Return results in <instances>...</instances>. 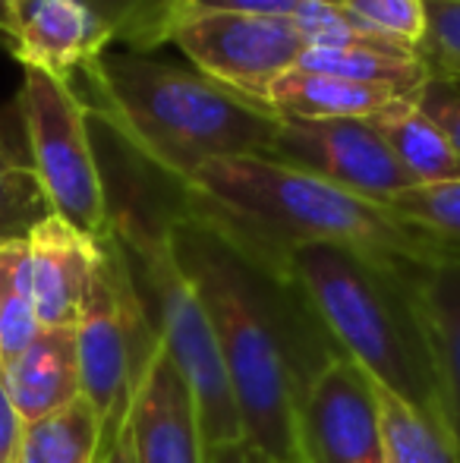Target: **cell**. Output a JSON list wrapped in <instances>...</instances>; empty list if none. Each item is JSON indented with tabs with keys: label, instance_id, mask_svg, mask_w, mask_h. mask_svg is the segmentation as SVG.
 Here are the masks:
<instances>
[{
	"label": "cell",
	"instance_id": "1",
	"mask_svg": "<svg viewBox=\"0 0 460 463\" xmlns=\"http://www.w3.org/2000/svg\"><path fill=\"white\" fill-rule=\"evenodd\" d=\"M167 237L215 331L243 435L275 463H300V407L341 347L281 265L218 224L177 202Z\"/></svg>",
	"mask_w": 460,
	"mask_h": 463
},
{
	"label": "cell",
	"instance_id": "2",
	"mask_svg": "<svg viewBox=\"0 0 460 463\" xmlns=\"http://www.w3.org/2000/svg\"><path fill=\"white\" fill-rule=\"evenodd\" d=\"M177 202L271 262L300 243L347 246L398 269L442 262L457 250L394 214L385 202L258 155L202 165L177 189Z\"/></svg>",
	"mask_w": 460,
	"mask_h": 463
},
{
	"label": "cell",
	"instance_id": "3",
	"mask_svg": "<svg viewBox=\"0 0 460 463\" xmlns=\"http://www.w3.org/2000/svg\"><path fill=\"white\" fill-rule=\"evenodd\" d=\"M95 120L174 189L218 158H268L277 114L233 95L199 70L105 51L86 67Z\"/></svg>",
	"mask_w": 460,
	"mask_h": 463
},
{
	"label": "cell",
	"instance_id": "4",
	"mask_svg": "<svg viewBox=\"0 0 460 463\" xmlns=\"http://www.w3.org/2000/svg\"><path fill=\"white\" fill-rule=\"evenodd\" d=\"M275 262L306 297L341 354L391 394L448 420L429 331L407 269L332 243L290 246Z\"/></svg>",
	"mask_w": 460,
	"mask_h": 463
},
{
	"label": "cell",
	"instance_id": "5",
	"mask_svg": "<svg viewBox=\"0 0 460 463\" xmlns=\"http://www.w3.org/2000/svg\"><path fill=\"white\" fill-rule=\"evenodd\" d=\"M167 218L171 212L152 214L139 202H111V233L127 252L136 287L161 335V347L190 384L205 448L228 445L246 439L243 422L211 322L174 256Z\"/></svg>",
	"mask_w": 460,
	"mask_h": 463
},
{
	"label": "cell",
	"instance_id": "6",
	"mask_svg": "<svg viewBox=\"0 0 460 463\" xmlns=\"http://www.w3.org/2000/svg\"><path fill=\"white\" fill-rule=\"evenodd\" d=\"M76 335H80L82 397L99 413L105 448L111 451L127 429L129 407L161 350V335L114 233L101 240Z\"/></svg>",
	"mask_w": 460,
	"mask_h": 463
},
{
	"label": "cell",
	"instance_id": "7",
	"mask_svg": "<svg viewBox=\"0 0 460 463\" xmlns=\"http://www.w3.org/2000/svg\"><path fill=\"white\" fill-rule=\"evenodd\" d=\"M29 167L51 212L95 240L111 233L105 167L95 152L92 110L73 86L23 70L16 95Z\"/></svg>",
	"mask_w": 460,
	"mask_h": 463
},
{
	"label": "cell",
	"instance_id": "8",
	"mask_svg": "<svg viewBox=\"0 0 460 463\" xmlns=\"http://www.w3.org/2000/svg\"><path fill=\"white\" fill-rule=\"evenodd\" d=\"M192 67L233 95L268 108V89L300 63L309 48L290 16L256 13H196L177 19L171 32ZM271 110V108H268Z\"/></svg>",
	"mask_w": 460,
	"mask_h": 463
},
{
	"label": "cell",
	"instance_id": "9",
	"mask_svg": "<svg viewBox=\"0 0 460 463\" xmlns=\"http://www.w3.org/2000/svg\"><path fill=\"white\" fill-rule=\"evenodd\" d=\"M268 158L385 205L404 189L417 186L369 120L277 117Z\"/></svg>",
	"mask_w": 460,
	"mask_h": 463
},
{
	"label": "cell",
	"instance_id": "10",
	"mask_svg": "<svg viewBox=\"0 0 460 463\" xmlns=\"http://www.w3.org/2000/svg\"><path fill=\"white\" fill-rule=\"evenodd\" d=\"M296 451L300 463H385L379 388L350 356L332 360L309 384Z\"/></svg>",
	"mask_w": 460,
	"mask_h": 463
},
{
	"label": "cell",
	"instance_id": "11",
	"mask_svg": "<svg viewBox=\"0 0 460 463\" xmlns=\"http://www.w3.org/2000/svg\"><path fill=\"white\" fill-rule=\"evenodd\" d=\"M0 42L25 70L73 86L76 73H86L114 38L82 0H13Z\"/></svg>",
	"mask_w": 460,
	"mask_h": 463
},
{
	"label": "cell",
	"instance_id": "12",
	"mask_svg": "<svg viewBox=\"0 0 460 463\" xmlns=\"http://www.w3.org/2000/svg\"><path fill=\"white\" fill-rule=\"evenodd\" d=\"M127 432L136 463H205L196 401L164 347L129 407Z\"/></svg>",
	"mask_w": 460,
	"mask_h": 463
},
{
	"label": "cell",
	"instance_id": "13",
	"mask_svg": "<svg viewBox=\"0 0 460 463\" xmlns=\"http://www.w3.org/2000/svg\"><path fill=\"white\" fill-rule=\"evenodd\" d=\"M29 243L32 299L42 328L80 322L92 271L99 262L101 240L76 231L57 214H48L25 237Z\"/></svg>",
	"mask_w": 460,
	"mask_h": 463
},
{
	"label": "cell",
	"instance_id": "14",
	"mask_svg": "<svg viewBox=\"0 0 460 463\" xmlns=\"http://www.w3.org/2000/svg\"><path fill=\"white\" fill-rule=\"evenodd\" d=\"M0 372L23 422H35L67 410L82 397L76 325L42 328L35 341L10 363H4Z\"/></svg>",
	"mask_w": 460,
	"mask_h": 463
},
{
	"label": "cell",
	"instance_id": "15",
	"mask_svg": "<svg viewBox=\"0 0 460 463\" xmlns=\"http://www.w3.org/2000/svg\"><path fill=\"white\" fill-rule=\"evenodd\" d=\"M442 382L445 413L460 445V246L432 265L407 269Z\"/></svg>",
	"mask_w": 460,
	"mask_h": 463
},
{
	"label": "cell",
	"instance_id": "16",
	"mask_svg": "<svg viewBox=\"0 0 460 463\" xmlns=\"http://www.w3.org/2000/svg\"><path fill=\"white\" fill-rule=\"evenodd\" d=\"M369 127L385 139L394 161L417 186L460 180V152L413 98H394L379 114L369 117Z\"/></svg>",
	"mask_w": 460,
	"mask_h": 463
},
{
	"label": "cell",
	"instance_id": "17",
	"mask_svg": "<svg viewBox=\"0 0 460 463\" xmlns=\"http://www.w3.org/2000/svg\"><path fill=\"white\" fill-rule=\"evenodd\" d=\"M309 73L341 76L362 86L391 89L400 98L417 95V89L429 80V63L423 51L413 44L388 42V38H372L362 44H347V48H306L296 63Z\"/></svg>",
	"mask_w": 460,
	"mask_h": 463
},
{
	"label": "cell",
	"instance_id": "18",
	"mask_svg": "<svg viewBox=\"0 0 460 463\" xmlns=\"http://www.w3.org/2000/svg\"><path fill=\"white\" fill-rule=\"evenodd\" d=\"M400 98L391 89L362 86L341 76L287 70L268 89V108L277 117H303V120H369L385 104Z\"/></svg>",
	"mask_w": 460,
	"mask_h": 463
},
{
	"label": "cell",
	"instance_id": "19",
	"mask_svg": "<svg viewBox=\"0 0 460 463\" xmlns=\"http://www.w3.org/2000/svg\"><path fill=\"white\" fill-rule=\"evenodd\" d=\"M105 429L86 397L44 420L25 422L16 463H105Z\"/></svg>",
	"mask_w": 460,
	"mask_h": 463
},
{
	"label": "cell",
	"instance_id": "20",
	"mask_svg": "<svg viewBox=\"0 0 460 463\" xmlns=\"http://www.w3.org/2000/svg\"><path fill=\"white\" fill-rule=\"evenodd\" d=\"M375 388L381 407L385 463H460V445L448 420L423 413L379 382Z\"/></svg>",
	"mask_w": 460,
	"mask_h": 463
},
{
	"label": "cell",
	"instance_id": "21",
	"mask_svg": "<svg viewBox=\"0 0 460 463\" xmlns=\"http://www.w3.org/2000/svg\"><path fill=\"white\" fill-rule=\"evenodd\" d=\"M42 331L32 299L29 243H0V366L19 356Z\"/></svg>",
	"mask_w": 460,
	"mask_h": 463
},
{
	"label": "cell",
	"instance_id": "22",
	"mask_svg": "<svg viewBox=\"0 0 460 463\" xmlns=\"http://www.w3.org/2000/svg\"><path fill=\"white\" fill-rule=\"evenodd\" d=\"M82 4L108 25L114 42L129 44V54H148L161 44H171L180 0H82Z\"/></svg>",
	"mask_w": 460,
	"mask_h": 463
},
{
	"label": "cell",
	"instance_id": "23",
	"mask_svg": "<svg viewBox=\"0 0 460 463\" xmlns=\"http://www.w3.org/2000/svg\"><path fill=\"white\" fill-rule=\"evenodd\" d=\"M48 214L54 212L29 161H19L16 152L0 139V243L25 240Z\"/></svg>",
	"mask_w": 460,
	"mask_h": 463
},
{
	"label": "cell",
	"instance_id": "24",
	"mask_svg": "<svg viewBox=\"0 0 460 463\" xmlns=\"http://www.w3.org/2000/svg\"><path fill=\"white\" fill-rule=\"evenodd\" d=\"M388 208L448 246H460V180L410 186L394 195Z\"/></svg>",
	"mask_w": 460,
	"mask_h": 463
},
{
	"label": "cell",
	"instance_id": "25",
	"mask_svg": "<svg viewBox=\"0 0 460 463\" xmlns=\"http://www.w3.org/2000/svg\"><path fill=\"white\" fill-rule=\"evenodd\" d=\"M356 23L381 38L419 48L426 38V0H341Z\"/></svg>",
	"mask_w": 460,
	"mask_h": 463
},
{
	"label": "cell",
	"instance_id": "26",
	"mask_svg": "<svg viewBox=\"0 0 460 463\" xmlns=\"http://www.w3.org/2000/svg\"><path fill=\"white\" fill-rule=\"evenodd\" d=\"M419 51L432 73L460 80V0H426V38Z\"/></svg>",
	"mask_w": 460,
	"mask_h": 463
},
{
	"label": "cell",
	"instance_id": "27",
	"mask_svg": "<svg viewBox=\"0 0 460 463\" xmlns=\"http://www.w3.org/2000/svg\"><path fill=\"white\" fill-rule=\"evenodd\" d=\"M451 139V146L460 152V80L445 73H429V80L410 95Z\"/></svg>",
	"mask_w": 460,
	"mask_h": 463
},
{
	"label": "cell",
	"instance_id": "28",
	"mask_svg": "<svg viewBox=\"0 0 460 463\" xmlns=\"http://www.w3.org/2000/svg\"><path fill=\"white\" fill-rule=\"evenodd\" d=\"M306 0H180L177 19L196 13H256V16H294ZM341 4V0H332Z\"/></svg>",
	"mask_w": 460,
	"mask_h": 463
},
{
	"label": "cell",
	"instance_id": "29",
	"mask_svg": "<svg viewBox=\"0 0 460 463\" xmlns=\"http://www.w3.org/2000/svg\"><path fill=\"white\" fill-rule=\"evenodd\" d=\"M23 416L16 413L10 391H6L4 372H0V463H16L19 439H23Z\"/></svg>",
	"mask_w": 460,
	"mask_h": 463
},
{
	"label": "cell",
	"instance_id": "30",
	"mask_svg": "<svg viewBox=\"0 0 460 463\" xmlns=\"http://www.w3.org/2000/svg\"><path fill=\"white\" fill-rule=\"evenodd\" d=\"M205 463H275L258 445L249 439H237L228 445H211L205 448Z\"/></svg>",
	"mask_w": 460,
	"mask_h": 463
},
{
	"label": "cell",
	"instance_id": "31",
	"mask_svg": "<svg viewBox=\"0 0 460 463\" xmlns=\"http://www.w3.org/2000/svg\"><path fill=\"white\" fill-rule=\"evenodd\" d=\"M105 463H136V454H133V441H129V432L123 429L120 439L114 441V448L108 451Z\"/></svg>",
	"mask_w": 460,
	"mask_h": 463
},
{
	"label": "cell",
	"instance_id": "32",
	"mask_svg": "<svg viewBox=\"0 0 460 463\" xmlns=\"http://www.w3.org/2000/svg\"><path fill=\"white\" fill-rule=\"evenodd\" d=\"M10 10H13V0H0V35H4L6 25H10Z\"/></svg>",
	"mask_w": 460,
	"mask_h": 463
}]
</instances>
